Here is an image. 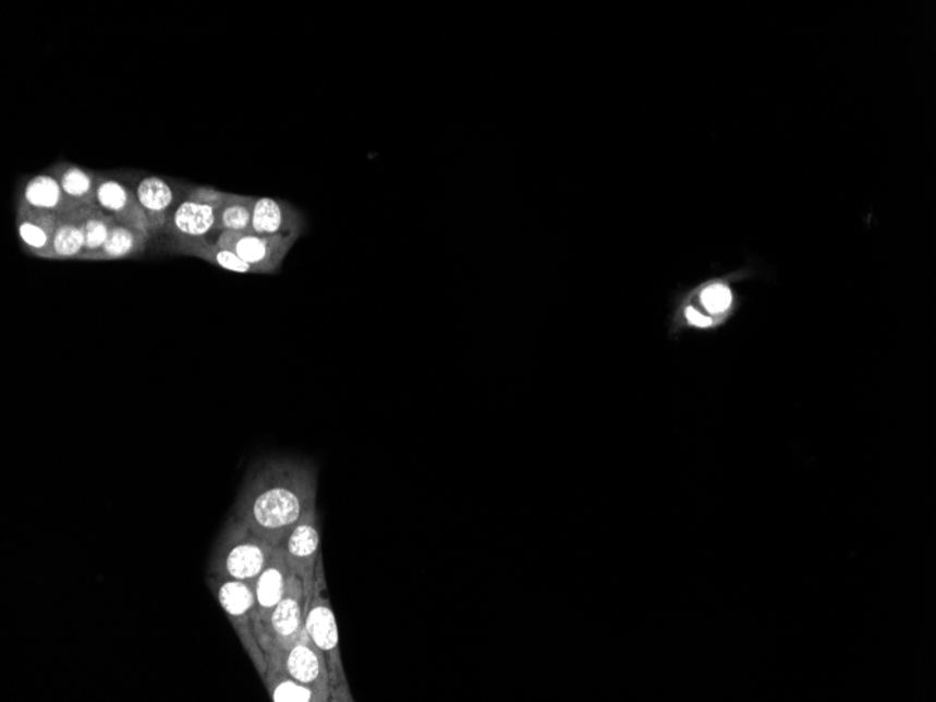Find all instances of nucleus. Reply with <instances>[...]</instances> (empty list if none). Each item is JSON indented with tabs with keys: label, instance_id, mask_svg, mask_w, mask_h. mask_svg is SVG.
<instances>
[{
	"label": "nucleus",
	"instance_id": "f257e3e1",
	"mask_svg": "<svg viewBox=\"0 0 936 702\" xmlns=\"http://www.w3.org/2000/svg\"><path fill=\"white\" fill-rule=\"evenodd\" d=\"M316 494L315 465L299 460H268L250 475L234 507V519L279 547L302 518L316 509Z\"/></svg>",
	"mask_w": 936,
	"mask_h": 702
},
{
	"label": "nucleus",
	"instance_id": "f03ea898",
	"mask_svg": "<svg viewBox=\"0 0 936 702\" xmlns=\"http://www.w3.org/2000/svg\"><path fill=\"white\" fill-rule=\"evenodd\" d=\"M276 548L233 518L215 548L210 572L212 576L253 582L266 568Z\"/></svg>",
	"mask_w": 936,
	"mask_h": 702
},
{
	"label": "nucleus",
	"instance_id": "7ed1b4c3",
	"mask_svg": "<svg viewBox=\"0 0 936 702\" xmlns=\"http://www.w3.org/2000/svg\"><path fill=\"white\" fill-rule=\"evenodd\" d=\"M212 577L210 588L214 589L220 607L227 613L234 630L238 631L240 640L256 664L259 675L266 677L267 657L257 637L259 620L252 582L218 576Z\"/></svg>",
	"mask_w": 936,
	"mask_h": 702
},
{
	"label": "nucleus",
	"instance_id": "20e7f679",
	"mask_svg": "<svg viewBox=\"0 0 936 702\" xmlns=\"http://www.w3.org/2000/svg\"><path fill=\"white\" fill-rule=\"evenodd\" d=\"M267 661L277 664L289 677L315 690L323 702L330 700L331 677L325 655L303 632L292 644L281 646L263 642Z\"/></svg>",
	"mask_w": 936,
	"mask_h": 702
},
{
	"label": "nucleus",
	"instance_id": "39448f33",
	"mask_svg": "<svg viewBox=\"0 0 936 702\" xmlns=\"http://www.w3.org/2000/svg\"><path fill=\"white\" fill-rule=\"evenodd\" d=\"M320 572L321 568L317 566L315 591L312 593L311 603H308L306 610L305 630L313 644L326 657L328 670H330L331 685L338 683V681L344 683L338 626L330 602L323 595L325 581H323Z\"/></svg>",
	"mask_w": 936,
	"mask_h": 702
},
{
	"label": "nucleus",
	"instance_id": "423d86ee",
	"mask_svg": "<svg viewBox=\"0 0 936 702\" xmlns=\"http://www.w3.org/2000/svg\"><path fill=\"white\" fill-rule=\"evenodd\" d=\"M311 598L306 597L302 579L291 571L285 595L273 608L263 627L257 628L259 645L263 642L285 646L305 632V617Z\"/></svg>",
	"mask_w": 936,
	"mask_h": 702
},
{
	"label": "nucleus",
	"instance_id": "0eeeda50",
	"mask_svg": "<svg viewBox=\"0 0 936 702\" xmlns=\"http://www.w3.org/2000/svg\"><path fill=\"white\" fill-rule=\"evenodd\" d=\"M299 235H262L223 232L218 244L228 249L256 269V274L277 273Z\"/></svg>",
	"mask_w": 936,
	"mask_h": 702
},
{
	"label": "nucleus",
	"instance_id": "6e6552de",
	"mask_svg": "<svg viewBox=\"0 0 936 702\" xmlns=\"http://www.w3.org/2000/svg\"><path fill=\"white\" fill-rule=\"evenodd\" d=\"M289 567L302 579L307 598L315 591L318 554H320V530L316 509L307 512L293 528L282 544Z\"/></svg>",
	"mask_w": 936,
	"mask_h": 702
},
{
	"label": "nucleus",
	"instance_id": "1a4fd4ad",
	"mask_svg": "<svg viewBox=\"0 0 936 702\" xmlns=\"http://www.w3.org/2000/svg\"><path fill=\"white\" fill-rule=\"evenodd\" d=\"M60 216L50 210L32 208L21 203L17 206L16 226L19 239L27 253L36 257L56 259L53 239Z\"/></svg>",
	"mask_w": 936,
	"mask_h": 702
},
{
	"label": "nucleus",
	"instance_id": "9d476101",
	"mask_svg": "<svg viewBox=\"0 0 936 702\" xmlns=\"http://www.w3.org/2000/svg\"><path fill=\"white\" fill-rule=\"evenodd\" d=\"M289 577H291V567H289L287 553L282 546H279L266 568L252 582L259 620L257 628L266 625L273 608L285 595Z\"/></svg>",
	"mask_w": 936,
	"mask_h": 702
},
{
	"label": "nucleus",
	"instance_id": "9b49d317",
	"mask_svg": "<svg viewBox=\"0 0 936 702\" xmlns=\"http://www.w3.org/2000/svg\"><path fill=\"white\" fill-rule=\"evenodd\" d=\"M97 204L114 216L120 225L151 234L148 216L142 208L138 196L119 181H100L99 190H97Z\"/></svg>",
	"mask_w": 936,
	"mask_h": 702
},
{
	"label": "nucleus",
	"instance_id": "f8f14e48",
	"mask_svg": "<svg viewBox=\"0 0 936 702\" xmlns=\"http://www.w3.org/2000/svg\"><path fill=\"white\" fill-rule=\"evenodd\" d=\"M305 229V218L295 206L271 198H259L254 205L252 229L262 235H299Z\"/></svg>",
	"mask_w": 936,
	"mask_h": 702
},
{
	"label": "nucleus",
	"instance_id": "ddd939ff",
	"mask_svg": "<svg viewBox=\"0 0 936 702\" xmlns=\"http://www.w3.org/2000/svg\"><path fill=\"white\" fill-rule=\"evenodd\" d=\"M217 214L218 210L212 208V206L199 204L197 201L187 198L171 215L166 230L174 239L205 238V234L215 229Z\"/></svg>",
	"mask_w": 936,
	"mask_h": 702
},
{
	"label": "nucleus",
	"instance_id": "4468645a",
	"mask_svg": "<svg viewBox=\"0 0 936 702\" xmlns=\"http://www.w3.org/2000/svg\"><path fill=\"white\" fill-rule=\"evenodd\" d=\"M171 253L181 255H191L205 259L210 264L217 265L219 268L228 269V271L238 274H256V269L243 262L236 254L229 252L218 243H209L205 238L200 239H174L169 244Z\"/></svg>",
	"mask_w": 936,
	"mask_h": 702
},
{
	"label": "nucleus",
	"instance_id": "2eb2a0df",
	"mask_svg": "<svg viewBox=\"0 0 936 702\" xmlns=\"http://www.w3.org/2000/svg\"><path fill=\"white\" fill-rule=\"evenodd\" d=\"M70 214L81 223L83 234H85V249H83L80 259L92 262V258L100 252L106 240L109 239L112 228L119 222L99 204L82 205L80 208L70 210Z\"/></svg>",
	"mask_w": 936,
	"mask_h": 702
},
{
	"label": "nucleus",
	"instance_id": "dca6fc26",
	"mask_svg": "<svg viewBox=\"0 0 936 702\" xmlns=\"http://www.w3.org/2000/svg\"><path fill=\"white\" fill-rule=\"evenodd\" d=\"M136 196L148 216L150 233L166 230L170 219L168 213L174 199L170 185L158 177H149L141 181Z\"/></svg>",
	"mask_w": 936,
	"mask_h": 702
},
{
	"label": "nucleus",
	"instance_id": "f3484780",
	"mask_svg": "<svg viewBox=\"0 0 936 702\" xmlns=\"http://www.w3.org/2000/svg\"><path fill=\"white\" fill-rule=\"evenodd\" d=\"M22 203L32 206V208L50 210L58 216L76 208L63 194L60 183L52 175H37L28 181L26 189H24Z\"/></svg>",
	"mask_w": 936,
	"mask_h": 702
},
{
	"label": "nucleus",
	"instance_id": "a211bd4d",
	"mask_svg": "<svg viewBox=\"0 0 936 702\" xmlns=\"http://www.w3.org/2000/svg\"><path fill=\"white\" fill-rule=\"evenodd\" d=\"M53 177L60 183L63 194L71 201L73 206L97 204V190L101 179L75 166L62 165L58 167Z\"/></svg>",
	"mask_w": 936,
	"mask_h": 702
},
{
	"label": "nucleus",
	"instance_id": "6ab92c4d",
	"mask_svg": "<svg viewBox=\"0 0 936 702\" xmlns=\"http://www.w3.org/2000/svg\"><path fill=\"white\" fill-rule=\"evenodd\" d=\"M266 680L269 695L276 702H323L315 690L299 683L271 661H267Z\"/></svg>",
	"mask_w": 936,
	"mask_h": 702
},
{
	"label": "nucleus",
	"instance_id": "aec40b11",
	"mask_svg": "<svg viewBox=\"0 0 936 702\" xmlns=\"http://www.w3.org/2000/svg\"><path fill=\"white\" fill-rule=\"evenodd\" d=\"M149 238L150 234L148 233L117 223L112 228L109 239L106 240L100 252L92 258V262H107V259L126 258L131 255L141 254L144 252Z\"/></svg>",
	"mask_w": 936,
	"mask_h": 702
},
{
	"label": "nucleus",
	"instance_id": "412c9836",
	"mask_svg": "<svg viewBox=\"0 0 936 702\" xmlns=\"http://www.w3.org/2000/svg\"><path fill=\"white\" fill-rule=\"evenodd\" d=\"M254 196H244L238 194H229L227 204L222 209L218 210L217 222L215 229L219 232H240L248 233L252 229V219L254 205H256Z\"/></svg>",
	"mask_w": 936,
	"mask_h": 702
},
{
	"label": "nucleus",
	"instance_id": "4be33fe9",
	"mask_svg": "<svg viewBox=\"0 0 936 702\" xmlns=\"http://www.w3.org/2000/svg\"><path fill=\"white\" fill-rule=\"evenodd\" d=\"M83 249H85V234L81 223L70 213L60 215L56 239H53L56 259H80Z\"/></svg>",
	"mask_w": 936,
	"mask_h": 702
},
{
	"label": "nucleus",
	"instance_id": "5701e85b",
	"mask_svg": "<svg viewBox=\"0 0 936 702\" xmlns=\"http://www.w3.org/2000/svg\"><path fill=\"white\" fill-rule=\"evenodd\" d=\"M701 301L709 312L722 313L728 311L730 303H732V293L724 285H710L701 294Z\"/></svg>",
	"mask_w": 936,
	"mask_h": 702
},
{
	"label": "nucleus",
	"instance_id": "b1692460",
	"mask_svg": "<svg viewBox=\"0 0 936 702\" xmlns=\"http://www.w3.org/2000/svg\"><path fill=\"white\" fill-rule=\"evenodd\" d=\"M189 198L197 201L199 204L212 206V208L219 210L223 208L224 204H227L229 194L222 193V191L208 189V186H198V189L191 191Z\"/></svg>",
	"mask_w": 936,
	"mask_h": 702
},
{
	"label": "nucleus",
	"instance_id": "393cba45",
	"mask_svg": "<svg viewBox=\"0 0 936 702\" xmlns=\"http://www.w3.org/2000/svg\"><path fill=\"white\" fill-rule=\"evenodd\" d=\"M685 317H688V320L691 324H693V326H697V327L710 326V318L704 317L703 314H700L693 307H689L688 311H685Z\"/></svg>",
	"mask_w": 936,
	"mask_h": 702
}]
</instances>
